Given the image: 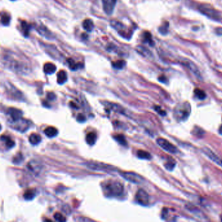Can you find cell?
<instances>
[{
	"mask_svg": "<svg viewBox=\"0 0 222 222\" xmlns=\"http://www.w3.org/2000/svg\"><path fill=\"white\" fill-rule=\"evenodd\" d=\"M105 195L107 197H116L122 196L124 193V188L123 184L117 180H106L102 185Z\"/></svg>",
	"mask_w": 222,
	"mask_h": 222,
	"instance_id": "obj_1",
	"label": "cell"
},
{
	"mask_svg": "<svg viewBox=\"0 0 222 222\" xmlns=\"http://www.w3.org/2000/svg\"><path fill=\"white\" fill-rule=\"evenodd\" d=\"M5 63L10 69L20 74H26L28 73V65L23 61L16 59L11 56L4 57Z\"/></svg>",
	"mask_w": 222,
	"mask_h": 222,
	"instance_id": "obj_2",
	"label": "cell"
},
{
	"mask_svg": "<svg viewBox=\"0 0 222 222\" xmlns=\"http://www.w3.org/2000/svg\"><path fill=\"white\" fill-rule=\"evenodd\" d=\"M191 112L190 104L188 102L180 103L175 108L174 116L179 121H184L189 117Z\"/></svg>",
	"mask_w": 222,
	"mask_h": 222,
	"instance_id": "obj_3",
	"label": "cell"
},
{
	"mask_svg": "<svg viewBox=\"0 0 222 222\" xmlns=\"http://www.w3.org/2000/svg\"><path fill=\"white\" fill-rule=\"evenodd\" d=\"M86 166L89 169L94 171H112L115 169L114 167L100 162H89L86 163Z\"/></svg>",
	"mask_w": 222,
	"mask_h": 222,
	"instance_id": "obj_4",
	"label": "cell"
},
{
	"mask_svg": "<svg viewBox=\"0 0 222 222\" xmlns=\"http://www.w3.org/2000/svg\"><path fill=\"white\" fill-rule=\"evenodd\" d=\"M156 143L160 147L162 148L164 151L172 154H176L178 152V149L172 143L169 142L168 140L164 138H159L156 140Z\"/></svg>",
	"mask_w": 222,
	"mask_h": 222,
	"instance_id": "obj_5",
	"label": "cell"
},
{
	"mask_svg": "<svg viewBox=\"0 0 222 222\" xmlns=\"http://www.w3.org/2000/svg\"><path fill=\"white\" fill-rule=\"evenodd\" d=\"M10 123H11V126L14 129L17 130L20 132H23L29 128L31 122L29 121L22 117L17 121L10 122Z\"/></svg>",
	"mask_w": 222,
	"mask_h": 222,
	"instance_id": "obj_6",
	"label": "cell"
},
{
	"mask_svg": "<svg viewBox=\"0 0 222 222\" xmlns=\"http://www.w3.org/2000/svg\"><path fill=\"white\" fill-rule=\"evenodd\" d=\"M121 176L124 177L125 179L132 183L139 184L143 181V178L140 175L133 172H122Z\"/></svg>",
	"mask_w": 222,
	"mask_h": 222,
	"instance_id": "obj_7",
	"label": "cell"
},
{
	"mask_svg": "<svg viewBox=\"0 0 222 222\" xmlns=\"http://www.w3.org/2000/svg\"><path fill=\"white\" fill-rule=\"evenodd\" d=\"M136 201L141 205L147 206L149 204V196L144 190L140 189L136 195Z\"/></svg>",
	"mask_w": 222,
	"mask_h": 222,
	"instance_id": "obj_8",
	"label": "cell"
},
{
	"mask_svg": "<svg viewBox=\"0 0 222 222\" xmlns=\"http://www.w3.org/2000/svg\"><path fill=\"white\" fill-rule=\"evenodd\" d=\"M103 3V9L104 12L107 15L112 14L115 8L116 0H102Z\"/></svg>",
	"mask_w": 222,
	"mask_h": 222,
	"instance_id": "obj_9",
	"label": "cell"
},
{
	"mask_svg": "<svg viewBox=\"0 0 222 222\" xmlns=\"http://www.w3.org/2000/svg\"><path fill=\"white\" fill-rule=\"evenodd\" d=\"M199 10L203 15L207 16L208 17H209V18H211L214 20H219V15H218V13L213 9L202 6L201 7Z\"/></svg>",
	"mask_w": 222,
	"mask_h": 222,
	"instance_id": "obj_10",
	"label": "cell"
},
{
	"mask_svg": "<svg viewBox=\"0 0 222 222\" xmlns=\"http://www.w3.org/2000/svg\"><path fill=\"white\" fill-rule=\"evenodd\" d=\"M5 87L7 91V93L9 94L10 96L13 97L16 99L18 98L21 100L22 93L15 86H13L11 84L8 83L5 85Z\"/></svg>",
	"mask_w": 222,
	"mask_h": 222,
	"instance_id": "obj_11",
	"label": "cell"
},
{
	"mask_svg": "<svg viewBox=\"0 0 222 222\" xmlns=\"http://www.w3.org/2000/svg\"><path fill=\"white\" fill-rule=\"evenodd\" d=\"M7 114L10 117V122L15 121L22 118V113L20 110L16 108H9L7 110Z\"/></svg>",
	"mask_w": 222,
	"mask_h": 222,
	"instance_id": "obj_12",
	"label": "cell"
},
{
	"mask_svg": "<svg viewBox=\"0 0 222 222\" xmlns=\"http://www.w3.org/2000/svg\"><path fill=\"white\" fill-rule=\"evenodd\" d=\"M203 151L210 159H211L215 163H216L217 164L220 166H222V160L219 158V157L215 155L213 151H210L209 148H207V147L203 148Z\"/></svg>",
	"mask_w": 222,
	"mask_h": 222,
	"instance_id": "obj_13",
	"label": "cell"
},
{
	"mask_svg": "<svg viewBox=\"0 0 222 222\" xmlns=\"http://www.w3.org/2000/svg\"><path fill=\"white\" fill-rule=\"evenodd\" d=\"M111 25L112 28L117 30L118 32L120 33L121 35H123V33H125V26L121 22L116 21V20H112V21H111Z\"/></svg>",
	"mask_w": 222,
	"mask_h": 222,
	"instance_id": "obj_14",
	"label": "cell"
},
{
	"mask_svg": "<svg viewBox=\"0 0 222 222\" xmlns=\"http://www.w3.org/2000/svg\"><path fill=\"white\" fill-rule=\"evenodd\" d=\"M37 32L39 34H40L42 36L45 37L46 38L49 39L52 37V34H51L49 31L47 29L45 26H38L36 28Z\"/></svg>",
	"mask_w": 222,
	"mask_h": 222,
	"instance_id": "obj_15",
	"label": "cell"
},
{
	"mask_svg": "<svg viewBox=\"0 0 222 222\" xmlns=\"http://www.w3.org/2000/svg\"><path fill=\"white\" fill-rule=\"evenodd\" d=\"M56 66L52 63H47L44 66V71L47 74H52L56 71Z\"/></svg>",
	"mask_w": 222,
	"mask_h": 222,
	"instance_id": "obj_16",
	"label": "cell"
},
{
	"mask_svg": "<svg viewBox=\"0 0 222 222\" xmlns=\"http://www.w3.org/2000/svg\"><path fill=\"white\" fill-rule=\"evenodd\" d=\"M44 133H45V134L47 137L52 138L55 137L58 134V130L57 128L53 127V126H49V127H47L44 130Z\"/></svg>",
	"mask_w": 222,
	"mask_h": 222,
	"instance_id": "obj_17",
	"label": "cell"
},
{
	"mask_svg": "<svg viewBox=\"0 0 222 222\" xmlns=\"http://www.w3.org/2000/svg\"><path fill=\"white\" fill-rule=\"evenodd\" d=\"M83 27L86 32H90L93 30L94 28V25L92 20L86 19L84 20L83 22Z\"/></svg>",
	"mask_w": 222,
	"mask_h": 222,
	"instance_id": "obj_18",
	"label": "cell"
},
{
	"mask_svg": "<svg viewBox=\"0 0 222 222\" xmlns=\"http://www.w3.org/2000/svg\"><path fill=\"white\" fill-rule=\"evenodd\" d=\"M68 76L65 71L60 70L57 74V82L59 84L62 85L67 81Z\"/></svg>",
	"mask_w": 222,
	"mask_h": 222,
	"instance_id": "obj_19",
	"label": "cell"
},
{
	"mask_svg": "<svg viewBox=\"0 0 222 222\" xmlns=\"http://www.w3.org/2000/svg\"><path fill=\"white\" fill-rule=\"evenodd\" d=\"M36 196V192L33 189L27 190L23 194V197L25 200L30 201L33 199Z\"/></svg>",
	"mask_w": 222,
	"mask_h": 222,
	"instance_id": "obj_20",
	"label": "cell"
},
{
	"mask_svg": "<svg viewBox=\"0 0 222 222\" xmlns=\"http://www.w3.org/2000/svg\"><path fill=\"white\" fill-rule=\"evenodd\" d=\"M96 141V134L94 132H90L86 136V141L88 145H93Z\"/></svg>",
	"mask_w": 222,
	"mask_h": 222,
	"instance_id": "obj_21",
	"label": "cell"
},
{
	"mask_svg": "<svg viewBox=\"0 0 222 222\" xmlns=\"http://www.w3.org/2000/svg\"><path fill=\"white\" fill-rule=\"evenodd\" d=\"M0 139H1L2 141H3L5 143V145L8 149L12 148L15 145V142H14V141H12V140L11 138L8 137V136H1V138H0Z\"/></svg>",
	"mask_w": 222,
	"mask_h": 222,
	"instance_id": "obj_22",
	"label": "cell"
},
{
	"mask_svg": "<svg viewBox=\"0 0 222 222\" xmlns=\"http://www.w3.org/2000/svg\"><path fill=\"white\" fill-rule=\"evenodd\" d=\"M29 141L32 145H37L41 141V137L40 135L33 133L29 136Z\"/></svg>",
	"mask_w": 222,
	"mask_h": 222,
	"instance_id": "obj_23",
	"label": "cell"
},
{
	"mask_svg": "<svg viewBox=\"0 0 222 222\" xmlns=\"http://www.w3.org/2000/svg\"><path fill=\"white\" fill-rule=\"evenodd\" d=\"M137 156L139 158L145 159V160H150L151 158V156L150 154L143 150H138L137 152Z\"/></svg>",
	"mask_w": 222,
	"mask_h": 222,
	"instance_id": "obj_24",
	"label": "cell"
},
{
	"mask_svg": "<svg viewBox=\"0 0 222 222\" xmlns=\"http://www.w3.org/2000/svg\"><path fill=\"white\" fill-rule=\"evenodd\" d=\"M11 21V16L6 12H3L1 15V22L3 26H7L9 25Z\"/></svg>",
	"mask_w": 222,
	"mask_h": 222,
	"instance_id": "obj_25",
	"label": "cell"
},
{
	"mask_svg": "<svg viewBox=\"0 0 222 222\" xmlns=\"http://www.w3.org/2000/svg\"><path fill=\"white\" fill-rule=\"evenodd\" d=\"M21 26H22V29L24 34L25 36H28L29 33L30 32V29L31 28V27L29 24L28 23H27L25 21H23L21 23Z\"/></svg>",
	"mask_w": 222,
	"mask_h": 222,
	"instance_id": "obj_26",
	"label": "cell"
},
{
	"mask_svg": "<svg viewBox=\"0 0 222 222\" xmlns=\"http://www.w3.org/2000/svg\"><path fill=\"white\" fill-rule=\"evenodd\" d=\"M136 50H138V52H139V53H140L141 55H142L143 56L149 57L150 56H151V52H149V50L146 49L144 47L139 46L137 47Z\"/></svg>",
	"mask_w": 222,
	"mask_h": 222,
	"instance_id": "obj_27",
	"label": "cell"
},
{
	"mask_svg": "<svg viewBox=\"0 0 222 222\" xmlns=\"http://www.w3.org/2000/svg\"><path fill=\"white\" fill-rule=\"evenodd\" d=\"M67 61L68 63V64H69L70 68L71 70H76L81 67V63H76L72 59H68Z\"/></svg>",
	"mask_w": 222,
	"mask_h": 222,
	"instance_id": "obj_28",
	"label": "cell"
},
{
	"mask_svg": "<svg viewBox=\"0 0 222 222\" xmlns=\"http://www.w3.org/2000/svg\"><path fill=\"white\" fill-rule=\"evenodd\" d=\"M114 138L116 141H117L120 145H124V146L127 145V141H126L124 136H123L122 134H118V135H116Z\"/></svg>",
	"mask_w": 222,
	"mask_h": 222,
	"instance_id": "obj_29",
	"label": "cell"
},
{
	"mask_svg": "<svg viewBox=\"0 0 222 222\" xmlns=\"http://www.w3.org/2000/svg\"><path fill=\"white\" fill-rule=\"evenodd\" d=\"M126 64V62L124 60H118L112 63V66L116 69H122Z\"/></svg>",
	"mask_w": 222,
	"mask_h": 222,
	"instance_id": "obj_30",
	"label": "cell"
},
{
	"mask_svg": "<svg viewBox=\"0 0 222 222\" xmlns=\"http://www.w3.org/2000/svg\"><path fill=\"white\" fill-rule=\"evenodd\" d=\"M194 93H195L197 98L200 99V100H203V99L206 98L205 93L203 90L200 89H196L195 91H194Z\"/></svg>",
	"mask_w": 222,
	"mask_h": 222,
	"instance_id": "obj_31",
	"label": "cell"
},
{
	"mask_svg": "<svg viewBox=\"0 0 222 222\" xmlns=\"http://www.w3.org/2000/svg\"><path fill=\"white\" fill-rule=\"evenodd\" d=\"M168 26H169V23L168 22L164 23L163 25L160 26L159 29V32L161 33L162 35H166V34L168 33Z\"/></svg>",
	"mask_w": 222,
	"mask_h": 222,
	"instance_id": "obj_32",
	"label": "cell"
},
{
	"mask_svg": "<svg viewBox=\"0 0 222 222\" xmlns=\"http://www.w3.org/2000/svg\"><path fill=\"white\" fill-rule=\"evenodd\" d=\"M144 39L146 42H148L150 45H153V41L152 40V38H151V33H149L148 32H146L144 33Z\"/></svg>",
	"mask_w": 222,
	"mask_h": 222,
	"instance_id": "obj_33",
	"label": "cell"
},
{
	"mask_svg": "<svg viewBox=\"0 0 222 222\" xmlns=\"http://www.w3.org/2000/svg\"><path fill=\"white\" fill-rule=\"evenodd\" d=\"M54 218L55 219V220L58 221H66V218H64V216L62 214H60L59 212H56L54 214Z\"/></svg>",
	"mask_w": 222,
	"mask_h": 222,
	"instance_id": "obj_34",
	"label": "cell"
},
{
	"mask_svg": "<svg viewBox=\"0 0 222 222\" xmlns=\"http://www.w3.org/2000/svg\"><path fill=\"white\" fill-rule=\"evenodd\" d=\"M164 166L166 168V169H168L169 171H172L174 169V167H175V163L173 162H172V161L168 162L165 163Z\"/></svg>",
	"mask_w": 222,
	"mask_h": 222,
	"instance_id": "obj_35",
	"label": "cell"
},
{
	"mask_svg": "<svg viewBox=\"0 0 222 222\" xmlns=\"http://www.w3.org/2000/svg\"><path fill=\"white\" fill-rule=\"evenodd\" d=\"M77 120L78 122H83L85 121H86V118H85V116L83 114H79L77 117Z\"/></svg>",
	"mask_w": 222,
	"mask_h": 222,
	"instance_id": "obj_36",
	"label": "cell"
},
{
	"mask_svg": "<svg viewBox=\"0 0 222 222\" xmlns=\"http://www.w3.org/2000/svg\"><path fill=\"white\" fill-rule=\"evenodd\" d=\"M22 161V155H18L17 156H16L15 158H14L13 162L15 163H19Z\"/></svg>",
	"mask_w": 222,
	"mask_h": 222,
	"instance_id": "obj_37",
	"label": "cell"
},
{
	"mask_svg": "<svg viewBox=\"0 0 222 222\" xmlns=\"http://www.w3.org/2000/svg\"><path fill=\"white\" fill-rule=\"evenodd\" d=\"M155 110L157 112H158L160 115H165L166 114V111H164V110H162L161 108H160V107H159V106H156L155 108Z\"/></svg>",
	"mask_w": 222,
	"mask_h": 222,
	"instance_id": "obj_38",
	"label": "cell"
},
{
	"mask_svg": "<svg viewBox=\"0 0 222 222\" xmlns=\"http://www.w3.org/2000/svg\"><path fill=\"white\" fill-rule=\"evenodd\" d=\"M55 98V95L54 93H49L47 94V98L49 99V100H54Z\"/></svg>",
	"mask_w": 222,
	"mask_h": 222,
	"instance_id": "obj_39",
	"label": "cell"
},
{
	"mask_svg": "<svg viewBox=\"0 0 222 222\" xmlns=\"http://www.w3.org/2000/svg\"><path fill=\"white\" fill-rule=\"evenodd\" d=\"M159 80L160 81V82L166 83V81H167V79H166V78L164 76H160L159 78Z\"/></svg>",
	"mask_w": 222,
	"mask_h": 222,
	"instance_id": "obj_40",
	"label": "cell"
},
{
	"mask_svg": "<svg viewBox=\"0 0 222 222\" xmlns=\"http://www.w3.org/2000/svg\"><path fill=\"white\" fill-rule=\"evenodd\" d=\"M219 133L221 135H222V125L220 126V128H219Z\"/></svg>",
	"mask_w": 222,
	"mask_h": 222,
	"instance_id": "obj_41",
	"label": "cell"
},
{
	"mask_svg": "<svg viewBox=\"0 0 222 222\" xmlns=\"http://www.w3.org/2000/svg\"><path fill=\"white\" fill-rule=\"evenodd\" d=\"M1 125H0V130H1Z\"/></svg>",
	"mask_w": 222,
	"mask_h": 222,
	"instance_id": "obj_42",
	"label": "cell"
},
{
	"mask_svg": "<svg viewBox=\"0 0 222 222\" xmlns=\"http://www.w3.org/2000/svg\"><path fill=\"white\" fill-rule=\"evenodd\" d=\"M11 1H15V0H11Z\"/></svg>",
	"mask_w": 222,
	"mask_h": 222,
	"instance_id": "obj_43",
	"label": "cell"
}]
</instances>
